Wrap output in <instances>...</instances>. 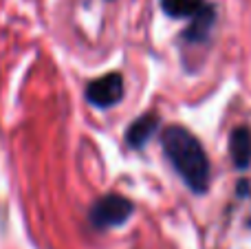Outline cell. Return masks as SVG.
Instances as JSON below:
<instances>
[{
  "mask_svg": "<svg viewBox=\"0 0 251 249\" xmlns=\"http://www.w3.org/2000/svg\"><path fill=\"white\" fill-rule=\"evenodd\" d=\"M163 150L168 154L172 168L178 172L185 185L192 192L201 194L207 190L209 183V159L205 148L190 130L181 126L165 128L163 135Z\"/></svg>",
  "mask_w": 251,
  "mask_h": 249,
  "instance_id": "1",
  "label": "cell"
},
{
  "mask_svg": "<svg viewBox=\"0 0 251 249\" xmlns=\"http://www.w3.org/2000/svg\"><path fill=\"white\" fill-rule=\"evenodd\" d=\"M130 214H132V205H130L128 199L119 197V194H108V197H104L93 207L91 221H93V225L104 229V227L122 225Z\"/></svg>",
  "mask_w": 251,
  "mask_h": 249,
  "instance_id": "2",
  "label": "cell"
},
{
  "mask_svg": "<svg viewBox=\"0 0 251 249\" xmlns=\"http://www.w3.org/2000/svg\"><path fill=\"white\" fill-rule=\"evenodd\" d=\"M124 95V79L119 73H108L104 77L95 79V82L88 84L86 97L91 104L100 106V108H108L115 106Z\"/></svg>",
  "mask_w": 251,
  "mask_h": 249,
  "instance_id": "3",
  "label": "cell"
},
{
  "mask_svg": "<svg viewBox=\"0 0 251 249\" xmlns=\"http://www.w3.org/2000/svg\"><path fill=\"white\" fill-rule=\"evenodd\" d=\"M229 152H231V159L234 163L245 170L251 161V135L247 128H236L231 132V141H229Z\"/></svg>",
  "mask_w": 251,
  "mask_h": 249,
  "instance_id": "4",
  "label": "cell"
},
{
  "mask_svg": "<svg viewBox=\"0 0 251 249\" xmlns=\"http://www.w3.org/2000/svg\"><path fill=\"white\" fill-rule=\"evenodd\" d=\"M161 7L172 18H196L205 11L203 0H161Z\"/></svg>",
  "mask_w": 251,
  "mask_h": 249,
  "instance_id": "5",
  "label": "cell"
},
{
  "mask_svg": "<svg viewBox=\"0 0 251 249\" xmlns=\"http://www.w3.org/2000/svg\"><path fill=\"white\" fill-rule=\"evenodd\" d=\"M154 128H156V117L154 115H143V117H139L137 122L130 126L128 135H126L128 146H132V148H141V146L150 139V135L154 132Z\"/></svg>",
  "mask_w": 251,
  "mask_h": 249,
  "instance_id": "6",
  "label": "cell"
}]
</instances>
